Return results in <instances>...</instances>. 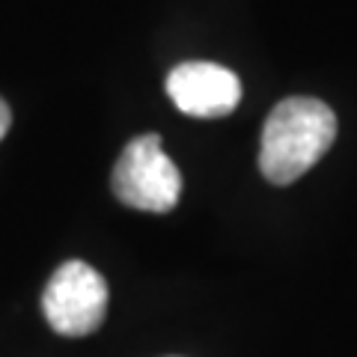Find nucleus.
Instances as JSON below:
<instances>
[{
  "label": "nucleus",
  "instance_id": "5",
  "mask_svg": "<svg viewBox=\"0 0 357 357\" xmlns=\"http://www.w3.org/2000/svg\"><path fill=\"white\" fill-rule=\"evenodd\" d=\"M9 122H13V114H9V105L0 98V140H3V134L9 131Z\"/></svg>",
  "mask_w": 357,
  "mask_h": 357
},
{
  "label": "nucleus",
  "instance_id": "1",
  "mask_svg": "<svg viewBox=\"0 0 357 357\" xmlns=\"http://www.w3.org/2000/svg\"><path fill=\"white\" fill-rule=\"evenodd\" d=\"M337 140V116L319 98H283L265 119L259 170L268 182L292 185Z\"/></svg>",
  "mask_w": 357,
  "mask_h": 357
},
{
  "label": "nucleus",
  "instance_id": "3",
  "mask_svg": "<svg viewBox=\"0 0 357 357\" xmlns=\"http://www.w3.org/2000/svg\"><path fill=\"white\" fill-rule=\"evenodd\" d=\"M42 310L48 325L63 337H86L102 325L107 312L105 277L81 259L63 262L45 286Z\"/></svg>",
  "mask_w": 357,
  "mask_h": 357
},
{
  "label": "nucleus",
  "instance_id": "4",
  "mask_svg": "<svg viewBox=\"0 0 357 357\" xmlns=\"http://www.w3.org/2000/svg\"><path fill=\"white\" fill-rule=\"evenodd\" d=\"M167 96L188 116L218 119L229 116L241 102V81L227 66L191 60L167 75Z\"/></svg>",
  "mask_w": 357,
  "mask_h": 357
},
{
  "label": "nucleus",
  "instance_id": "2",
  "mask_svg": "<svg viewBox=\"0 0 357 357\" xmlns=\"http://www.w3.org/2000/svg\"><path fill=\"white\" fill-rule=\"evenodd\" d=\"M114 194L119 203L140 211H173L182 194V173L164 152L158 134H140L122 149L114 167Z\"/></svg>",
  "mask_w": 357,
  "mask_h": 357
}]
</instances>
